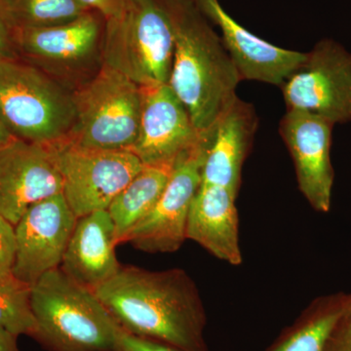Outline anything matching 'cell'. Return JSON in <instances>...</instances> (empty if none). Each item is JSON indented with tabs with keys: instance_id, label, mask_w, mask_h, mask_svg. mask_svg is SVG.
Returning a JSON list of instances; mask_svg holds the SVG:
<instances>
[{
	"instance_id": "obj_5",
	"label": "cell",
	"mask_w": 351,
	"mask_h": 351,
	"mask_svg": "<svg viewBox=\"0 0 351 351\" xmlns=\"http://www.w3.org/2000/svg\"><path fill=\"white\" fill-rule=\"evenodd\" d=\"M172 24L159 0H128L106 20L104 64L140 87L169 84L174 58Z\"/></svg>"
},
{
	"instance_id": "obj_19",
	"label": "cell",
	"mask_w": 351,
	"mask_h": 351,
	"mask_svg": "<svg viewBox=\"0 0 351 351\" xmlns=\"http://www.w3.org/2000/svg\"><path fill=\"white\" fill-rule=\"evenodd\" d=\"M173 167L144 165L110 203L117 244L125 243L129 233L147 216L160 199Z\"/></svg>"
},
{
	"instance_id": "obj_4",
	"label": "cell",
	"mask_w": 351,
	"mask_h": 351,
	"mask_svg": "<svg viewBox=\"0 0 351 351\" xmlns=\"http://www.w3.org/2000/svg\"><path fill=\"white\" fill-rule=\"evenodd\" d=\"M0 120L14 138L43 145L69 140L73 92L21 59L0 58Z\"/></svg>"
},
{
	"instance_id": "obj_1",
	"label": "cell",
	"mask_w": 351,
	"mask_h": 351,
	"mask_svg": "<svg viewBox=\"0 0 351 351\" xmlns=\"http://www.w3.org/2000/svg\"><path fill=\"white\" fill-rule=\"evenodd\" d=\"M94 292L128 334L182 351H208L204 306L184 270L152 271L122 265Z\"/></svg>"
},
{
	"instance_id": "obj_12",
	"label": "cell",
	"mask_w": 351,
	"mask_h": 351,
	"mask_svg": "<svg viewBox=\"0 0 351 351\" xmlns=\"http://www.w3.org/2000/svg\"><path fill=\"white\" fill-rule=\"evenodd\" d=\"M140 130L131 152L144 165L169 166L200 142L198 131L169 84L142 87Z\"/></svg>"
},
{
	"instance_id": "obj_25",
	"label": "cell",
	"mask_w": 351,
	"mask_h": 351,
	"mask_svg": "<svg viewBox=\"0 0 351 351\" xmlns=\"http://www.w3.org/2000/svg\"><path fill=\"white\" fill-rule=\"evenodd\" d=\"M328 351H351V294L350 302L332 332Z\"/></svg>"
},
{
	"instance_id": "obj_10",
	"label": "cell",
	"mask_w": 351,
	"mask_h": 351,
	"mask_svg": "<svg viewBox=\"0 0 351 351\" xmlns=\"http://www.w3.org/2000/svg\"><path fill=\"white\" fill-rule=\"evenodd\" d=\"M213 135L214 127L176 161L160 199L129 233L125 243L147 253H173L181 248L186 240L189 208L202 182L203 166Z\"/></svg>"
},
{
	"instance_id": "obj_20",
	"label": "cell",
	"mask_w": 351,
	"mask_h": 351,
	"mask_svg": "<svg viewBox=\"0 0 351 351\" xmlns=\"http://www.w3.org/2000/svg\"><path fill=\"white\" fill-rule=\"evenodd\" d=\"M350 299L346 293L318 298L267 351H328Z\"/></svg>"
},
{
	"instance_id": "obj_24",
	"label": "cell",
	"mask_w": 351,
	"mask_h": 351,
	"mask_svg": "<svg viewBox=\"0 0 351 351\" xmlns=\"http://www.w3.org/2000/svg\"><path fill=\"white\" fill-rule=\"evenodd\" d=\"M119 351H182L152 339L138 338L119 327L117 332Z\"/></svg>"
},
{
	"instance_id": "obj_9",
	"label": "cell",
	"mask_w": 351,
	"mask_h": 351,
	"mask_svg": "<svg viewBox=\"0 0 351 351\" xmlns=\"http://www.w3.org/2000/svg\"><path fill=\"white\" fill-rule=\"evenodd\" d=\"M281 89L287 110L313 113L334 125L350 123L351 52L332 39H322Z\"/></svg>"
},
{
	"instance_id": "obj_8",
	"label": "cell",
	"mask_w": 351,
	"mask_h": 351,
	"mask_svg": "<svg viewBox=\"0 0 351 351\" xmlns=\"http://www.w3.org/2000/svg\"><path fill=\"white\" fill-rule=\"evenodd\" d=\"M63 179V195L76 218L108 210L144 167L128 151L87 149L69 142L46 145Z\"/></svg>"
},
{
	"instance_id": "obj_11",
	"label": "cell",
	"mask_w": 351,
	"mask_h": 351,
	"mask_svg": "<svg viewBox=\"0 0 351 351\" xmlns=\"http://www.w3.org/2000/svg\"><path fill=\"white\" fill-rule=\"evenodd\" d=\"M76 221L63 193L32 205L15 226L14 276L34 285L44 274L59 269Z\"/></svg>"
},
{
	"instance_id": "obj_14",
	"label": "cell",
	"mask_w": 351,
	"mask_h": 351,
	"mask_svg": "<svg viewBox=\"0 0 351 351\" xmlns=\"http://www.w3.org/2000/svg\"><path fill=\"white\" fill-rule=\"evenodd\" d=\"M63 193V179L46 145L14 138L0 147V216L16 226L36 203Z\"/></svg>"
},
{
	"instance_id": "obj_7",
	"label": "cell",
	"mask_w": 351,
	"mask_h": 351,
	"mask_svg": "<svg viewBox=\"0 0 351 351\" xmlns=\"http://www.w3.org/2000/svg\"><path fill=\"white\" fill-rule=\"evenodd\" d=\"M106 19L90 10L50 27L12 32L19 59L75 91L103 66Z\"/></svg>"
},
{
	"instance_id": "obj_27",
	"label": "cell",
	"mask_w": 351,
	"mask_h": 351,
	"mask_svg": "<svg viewBox=\"0 0 351 351\" xmlns=\"http://www.w3.org/2000/svg\"><path fill=\"white\" fill-rule=\"evenodd\" d=\"M0 58L19 59L15 44H14L12 32L1 17H0Z\"/></svg>"
},
{
	"instance_id": "obj_15",
	"label": "cell",
	"mask_w": 351,
	"mask_h": 351,
	"mask_svg": "<svg viewBox=\"0 0 351 351\" xmlns=\"http://www.w3.org/2000/svg\"><path fill=\"white\" fill-rule=\"evenodd\" d=\"M201 12L221 32V41L241 80L282 86L306 61L307 53L284 49L247 31L232 19L219 0H195Z\"/></svg>"
},
{
	"instance_id": "obj_28",
	"label": "cell",
	"mask_w": 351,
	"mask_h": 351,
	"mask_svg": "<svg viewBox=\"0 0 351 351\" xmlns=\"http://www.w3.org/2000/svg\"><path fill=\"white\" fill-rule=\"evenodd\" d=\"M16 335L0 327V351H19Z\"/></svg>"
},
{
	"instance_id": "obj_13",
	"label": "cell",
	"mask_w": 351,
	"mask_h": 351,
	"mask_svg": "<svg viewBox=\"0 0 351 351\" xmlns=\"http://www.w3.org/2000/svg\"><path fill=\"white\" fill-rule=\"evenodd\" d=\"M334 124L300 110H287L280 135L294 161L298 186L315 211L331 210L335 173L331 161Z\"/></svg>"
},
{
	"instance_id": "obj_2",
	"label": "cell",
	"mask_w": 351,
	"mask_h": 351,
	"mask_svg": "<svg viewBox=\"0 0 351 351\" xmlns=\"http://www.w3.org/2000/svg\"><path fill=\"white\" fill-rule=\"evenodd\" d=\"M171 21L175 49L169 86L198 131L211 130L230 107L241 82L212 23L195 0H159Z\"/></svg>"
},
{
	"instance_id": "obj_21",
	"label": "cell",
	"mask_w": 351,
	"mask_h": 351,
	"mask_svg": "<svg viewBox=\"0 0 351 351\" xmlns=\"http://www.w3.org/2000/svg\"><path fill=\"white\" fill-rule=\"evenodd\" d=\"M87 11L76 0H0V17L11 32L63 24Z\"/></svg>"
},
{
	"instance_id": "obj_18",
	"label": "cell",
	"mask_w": 351,
	"mask_h": 351,
	"mask_svg": "<svg viewBox=\"0 0 351 351\" xmlns=\"http://www.w3.org/2000/svg\"><path fill=\"white\" fill-rule=\"evenodd\" d=\"M235 199L223 186L201 184L189 208L186 235L219 260L240 265L243 258Z\"/></svg>"
},
{
	"instance_id": "obj_17",
	"label": "cell",
	"mask_w": 351,
	"mask_h": 351,
	"mask_svg": "<svg viewBox=\"0 0 351 351\" xmlns=\"http://www.w3.org/2000/svg\"><path fill=\"white\" fill-rule=\"evenodd\" d=\"M257 128L255 110L237 97L215 124L201 184L223 186L237 196L242 167Z\"/></svg>"
},
{
	"instance_id": "obj_29",
	"label": "cell",
	"mask_w": 351,
	"mask_h": 351,
	"mask_svg": "<svg viewBox=\"0 0 351 351\" xmlns=\"http://www.w3.org/2000/svg\"><path fill=\"white\" fill-rule=\"evenodd\" d=\"M13 138L14 137L11 135L10 132L7 130L6 127L3 125L1 120H0V147L6 145L7 143L10 142Z\"/></svg>"
},
{
	"instance_id": "obj_22",
	"label": "cell",
	"mask_w": 351,
	"mask_h": 351,
	"mask_svg": "<svg viewBox=\"0 0 351 351\" xmlns=\"http://www.w3.org/2000/svg\"><path fill=\"white\" fill-rule=\"evenodd\" d=\"M32 285L13 274L0 276V327L16 336L34 338L36 323L31 304Z\"/></svg>"
},
{
	"instance_id": "obj_16",
	"label": "cell",
	"mask_w": 351,
	"mask_h": 351,
	"mask_svg": "<svg viewBox=\"0 0 351 351\" xmlns=\"http://www.w3.org/2000/svg\"><path fill=\"white\" fill-rule=\"evenodd\" d=\"M114 225L108 210L76 221L60 269L75 282L95 291L119 271Z\"/></svg>"
},
{
	"instance_id": "obj_26",
	"label": "cell",
	"mask_w": 351,
	"mask_h": 351,
	"mask_svg": "<svg viewBox=\"0 0 351 351\" xmlns=\"http://www.w3.org/2000/svg\"><path fill=\"white\" fill-rule=\"evenodd\" d=\"M89 10L96 11L105 19L119 16L125 7L128 0H76Z\"/></svg>"
},
{
	"instance_id": "obj_6",
	"label": "cell",
	"mask_w": 351,
	"mask_h": 351,
	"mask_svg": "<svg viewBox=\"0 0 351 351\" xmlns=\"http://www.w3.org/2000/svg\"><path fill=\"white\" fill-rule=\"evenodd\" d=\"M73 101L75 121L69 142L87 149L131 152L140 130L142 87L103 64L73 91Z\"/></svg>"
},
{
	"instance_id": "obj_3",
	"label": "cell",
	"mask_w": 351,
	"mask_h": 351,
	"mask_svg": "<svg viewBox=\"0 0 351 351\" xmlns=\"http://www.w3.org/2000/svg\"><path fill=\"white\" fill-rule=\"evenodd\" d=\"M34 339L52 351H119V326L94 291L51 270L32 285Z\"/></svg>"
},
{
	"instance_id": "obj_23",
	"label": "cell",
	"mask_w": 351,
	"mask_h": 351,
	"mask_svg": "<svg viewBox=\"0 0 351 351\" xmlns=\"http://www.w3.org/2000/svg\"><path fill=\"white\" fill-rule=\"evenodd\" d=\"M17 254L15 226L0 216V276L13 274Z\"/></svg>"
}]
</instances>
